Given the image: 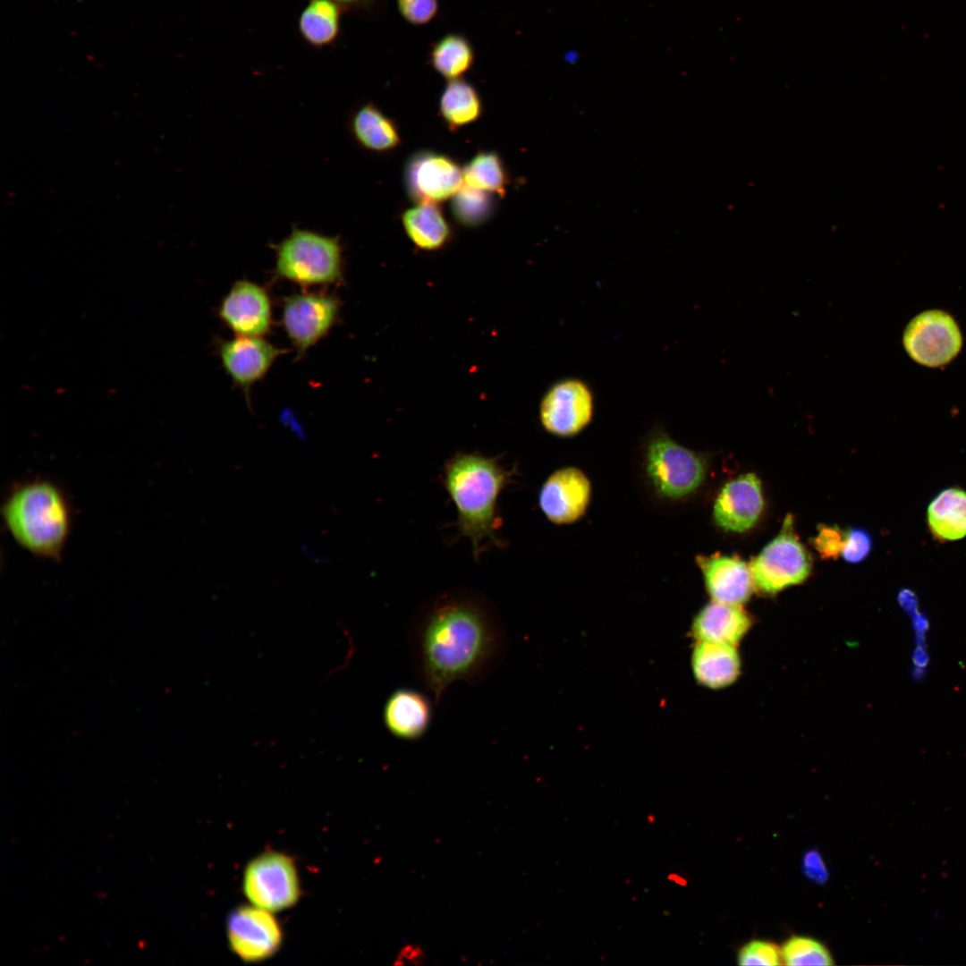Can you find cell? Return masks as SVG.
I'll return each instance as SVG.
<instances>
[{
    "label": "cell",
    "instance_id": "obj_1",
    "mask_svg": "<svg viewBox=\"0 0 966 966\" xmlns=\"http://www.w3.org/2000/svg\"><path fill=\"white\" fill-rule=\"evenodd\" d=\"M407 643L416 674L435 703L455 682H483L500 665L507 644L493 605L466 590L423 604L409 623Z\"/></svg>",
    "mask_w": 966,
    "mask_h": 966
},
{
    "label": "cell",
    "instance_id": "obj_2",
    "mask_svg": "<svg viewBox=\"0 0 966 966\" xmlns=\"http://www.w3.org/2000/svg\"><path fill=\"white\" fill-rule=\"evenodd\" d=\"M514 472L500 458L479 453H456L444 465L442 481L457 511L458 532L470 540L474 559L488 547L504 545L498 535L503 523L498 499Z\"/></svg>",
    "mask_w": 966,
    "mask_h": 966
},
{
    "label": "cell",
    "instance_id": "obj_3",
    "mask_svg": "<svg viewBox=\"0 0 966 966\" xmlns=\"http://www.w3.org/2000/svg\"><path fill=\"white\" fill-rule=\"evenodd\" d=\"M12 538L37 558L60 562L72 524V505L55 481L35 478L13 486L1 505Z\"/></svg>",
    "mask_w": 966,
    "mask_h": 966
},
{
    "label": "cell",
    "instance_id": "obj_4",
    "mask_svg": "<svg viewBox=\"0 0 966 966\" xmlns=\"http://www.w3.org/2000/svg\"><path fill=\"white\" fill-rule=\"evenodd\" d=\"M275 275L302 287L336 284L343 278V249L339 236L293 226L273 245Z\"/></svg>",
    "mask_w": 966,
    "mask_h": 966
},
{
    "label": "cell",
    "instance_id": "obj_5",
    "mask_svg": "<svg viewBox=\"0 0 966 966\" xmlns=\"http://www.w3.org/2000/svg\"><path fill=\"white\" fill-rule=\"evenodd\" d=\"M647 473L657 492L677 499L704 481L707 465L700 454L674 441L663 430L652 434L647 447Z\"/></svg>",
    "mask_w": 966,
    "mask_h": 966
},
{
    "label": "cell",
    "instance_id": "obj_6",
    "mask_svg": "<svg viewBox=\"0 0 966 966\" xmlns=\"http://www.w3.org/2000/svg\"><path fill=\"white\" fill-rule=\"evenodd\" d=\"M750 568L755 589L765 594H776L809 577L811 556L795 534L791 514L785 516L779 534L752 559Z\"/></svg>",
    "mask_w": 966,
    "mask_h": 966
},
{
    "label": "cell",
    "instance_id": "obj_7",
    "mask_svg": "<svg viewBox=\"0 0 966 966\" xmlns=\"http://www.w3.org/2000/svg\"><path fill=\"white\" fill-rule=\"evenodd\" d=\"M908 356L919 365L949 364L962 347V335L954 318L942 309H927L913 317L902 333Z\"/></svg>",
    "mask_w": 966,
    "mask_h": 966
},
{
    "label": "cell",
    "instance_id": "obj_8",
    "mask_svg": "<svg viewBox=\"0 0 966 966\" xmlns=\"http://www.w3.org/2000/svg\"><path fill=\"white\" fill-rule=\"evenodd\" d=\"M340 309V300L324 292H303L284 300L281 321L298 359L335 326Z\"/></svg>",
    "mask_w": 966,
    "mask_h": 966
},
{
    "label": "cell",
    "instance_id": "obj_9",
    "mask_svg": "<svg viewBox=\"0 0 966 966\" xmlns=\"http://www.w3.org/2000/svg\"><path fill=\"white\" fill-rule=\"evenodd\" d=\"M243 889L258 907L276 911L292 906L300 895L294 863L279 852H267L250 861L245 869Z\"/></svg>",
    "mask_w": 966,
    "mask_h": 966
},
{
    "label": "cell",
    "instance_id": "obj_10",
    "mask_svg": "<svg viewBox=\"0 0 966 966\" xmlns=\"http://www.w3.org/2000/svg\"><path fill=\"white\" fill-rule=\"evenodd\" d=\"M593 413V393L585 381L575 377L553 384L539 405L544 429L561 437L579 434L590 423Z\"/></svg>",
    "mask_w": 966,
    "mask_h": 966
},
{
    "label": "cell",
    "instance_id": "obj_11",
    "mask_svg": "<svg viewBox=\"0 0 966 966\" xmlns=\"http://www.w3.org/2000/svg\"><path fill=\"white\" fill-rule=\"evenodd\" d=\"M408 197L416 203H439L452 198L462 186L463 173L452 157L432 150L411 155L403 168Z\"/></svg>",
    "mask_w": 966,
    "mask_h": 966
},
{
    "label": "cell",
    "instance_id": "obj_12",
    "mask_svg": "<svg viewBox=\"0 0 966 966\" xmlns=\"http://www.w3.org/2000/svg\"><path fill=\"white\" fill-rule=\"evenodd\" d=\"M285 352L263 337L256 336L236 335L217 344L224 369L233 384L242 389L248 402L252 386L266 376L275 360Z\"/></svg>",
    "mask_w": 966,
    "mask_h": 966
},
{
    "label": "cell",
    "instance_id": "obj_13",
    "mask_svg": "<svg viewBox=\"0 0 966 966\" xmlns=\"http://www.w3.org/2000/svg\"><path fill=\"white\" fill-rule=\"evenodd\" d=\"M271 911L254 906H243L229 917L227 931L233 951L248 962L270 957L277 951L281 929Z\"/></svg>",
    "mask_w": 966,
    "mask_h": 966
},
{
    "label": "cell",
    "instance_id": "obj_14",
    "mask_svg": "<svg viewBox=\"0 0 966 966\" xmlns=\"http://www.w3.org/2000/svg\"><path fill=\"white\" fill-rule=\"evenodd\" d=\"M218 316L236 335L262 337L272 325L269 294L258 284L236 281L224 297Z\"/></svg>",
    "mask_w": 966,
    "mask_h": 966
},
{
    "label": "cell",
    "instance_id": "obj_15",
    "mask_svg": "<svg viewBox=\"0 0 966 966\" xmlns=\"http://www.w3.org/2000/svg\"><path fill=\"white\" fill-rule=\"evenodd\" d=\"M591 495L587 476L575 467H564L553 472L539 491L538 504L553 523L568 524L586 512Z\"/></svg>",
    "mask_w": 966,
    "mask_h": 966
},
{
    "label": "cell",
    "instance_id": "obj_16",
    "mask_svg": "<svg viewBox=\"0 0 966 966\" xmlns=\"http://www.w3.org/2000/svg\"><path fill=\"white\" fill-rule=\"evenodd\" d=\"M763 509L760 479L754 473H746L724 486L716 499L713 516L724 530L743 532L757 523Z\"/></svg>",
    "mask_w": 966,
    "mask_h": 966
},
{
    "label": "cell",
    "instance_id": "obj_17",
    "mask_svg": "<svg viewBox=\"0 0 966 966\" xmlns=\"http://www.w3.org/2000/svg\"><path fill=\"white\" fill-rule=\"evenodd\" d=\"M712 600L741 606L754 587L750 565L737 555L714 554L696 559Z\"/></svg>",
    "mask_w": 966,
    "mask_h": 966
},
{
    "label": "cell",
    "instance_id": "obj_18",
    "mask_svg": "<svg viewBox=\"0 0 966 966\" xmlns=\"http://www.w3.org/2000/svg\"><path fill=\"white\" fill-rule=\"evenodd\" d=\"M433 716L430 699L410 689L394 690L383 708V722L394 737L406 741L421 739L428 731Z\"/></svg>",
    "mask_w": 966,
    "mask_h": 966
},
{
    "label": "cell",
    "instance_id": "obj_19",
    "mask_svg": "<svg viewBox=\"0 0 966 966\" xmlns=\"http://www.w3.org/2000/svg\"><path fill=\"white\" fill-rule=\"evenodd\" d=\"M751 626V619L741 606L712 600L695 616L692 633L698 641L736 646Z\"/></svg>",
    "mask_w": 966,
    "mask_h": 966
},
{
    "label": "cell",
    "instance_id": "obj_20",
    "mask_svg": "<svg viewBox=\"0 0 966 966\" xmlns=\"http://www.w3.org/2000/svg\"><path fill=\"white\" fill-rule=\"evenodd\" d=\"M353 140L364 150L383 154L393 151L402 143L396 123L373 102L353 111L349 119Z\"/></svg>",
    "mask_w": 966,
    "mask_h": 966
},
{
    "label": "cell",
    "instance_id": "obj_21",
    "mask_svg": "<svg viewBox=\"0 0 966 966\" xmlns=\"http://www.w3.org/2000/svg\"><path fill=\"white\" fill-rule=\"evenodd\" d=\"M741 659L735 646L699 641L692 654L695 679L710 689L733 684L741 674Z\"/></svg>",
    "mask_w": 966,
    "mask_h": 966
},
{
    "label": "cell",
    "instance_id": "obj_22",
    "mask_svg": "<svg viewBox=\"0 0 966 966\" xmlns=\"http://www.w3.org/2000/svg\"><path fill=\"white\" fill-rule=\"evenodd\" d=\"M927 522L937 540L954 541L966 537V491L957 487L940 491L928 506Z\"/></svg>",
    "mask_w": 966,
    "mask_h": 966
},
{
    "label": "cell",
    "instance_id": "obj_23",
    "mask_svg": "<svg viewBox=\"0 0 966 966\" xmlns=\"http://www.w3.org/2000/svg\"><path fill=\"white\" fill-rule=\"evenodd\" d=\"M403 229L411 242L423 250L443 248L452 237V228L436 203H416L402 215Z\"/></svg>",
    "mask_w": 966,
    "mask_h": 966
},
{
    "label": "cell",
    "instance_id": "obj_24",
    "mask_svg": "<svg viewBox=\"0 0 966 966\" xmlns=\"http://www.w3.org/2000/svg\"><path fill=\"white\" fill-rule=\"evenodd\" d=\"M344 8L333 0H309L302 9L298 30L303 40L316 48L334 44L340 34Z\"/></svg>",
    "mask_w": 966,
    "mask_h": 966
},
{
    "label": "cell",
    "instance_id": "obj_25",
    "mask_svg": "<svg viewBox=\"0 0 966 966\" xmlns=\"http://www.w3.org/2000/svg\"><path fill=\"white\" fill-rule=\"evenodd\" d=\"M475 50L463 34L449 32L434 41L428 54L431 68L447 80L462 78L474 65Z\"/></svg>",
    "mask_w": 966,
    "mask_h": 966
},
{
    "label": "cell",
    "instance_id": "obj_26",
    "mask_svg": "<svg viewBox=\"0 0 966 966\" xmlns=\"http://www.w3.org/2000/svg\"><path fill=\"white\" fill-rule=\"evenodd\" d=\"M482 110L480 95L471 83L462 78L447 81L439 98V113L451 130L477 121Z\"/></svg>",
    "mask_w": 966,
    "mask_h": 966
},
{
    "label": "cell",
    "instance_id": "obj_27",
    "mask_svg": "<svg viewBox=\"0 0 966 966\" xmlns=\"http://www.w3.org/2000/svg\"><path fill=\"white\" fill-rule=\"evenodd\" d=\"M466 185L503 197L508 174L500 156L495 151L477 153L462 168Z\"/></svg>",
    "mask_w": 966,
    "mask_h": 966
},
{
    "label": "cell",
    "instance_id": "obj_28",
    "mask_svg": "<svg viewBox=\"0 0 966 966\" xmlns=\"http://www.w3.org/2000/svg\"><path fill=\"white\" fill-rule=\"evenodd\" d=\"M494 194L462 185L452 197L451 211L454 219L466 227H477L494 215Z\"/></svg>",
    "mask_w": 966,
    "mask_h": 966
},
{
    "label": "cell",
    "instance_id": "obj_29",
    "mask_svg": "<svg viewBox=\"0 0 966 966\" xmlns=\"http://www.w3.org/2000/svg\"><path fill=\"white\" fill-rule=\"evenodd\" d=\"M781 957L787 965H833L828 949L819 941L803 936H793L784 942Z\"/></svg>",
    "mask_w": 966,
    "mask_h": 966
},
{
    "label": "cell",
    "instance_id": "obj_30",
    "mask_svg": "<svg viewBox=\"0 0 966 966\" xmlns=\"http://www.w3.org/2000/svg\"><path fill=\"white\" fill-rule=\"evenodd\" d=\"M737 959L740 965H779L781 949L768 941L752 940L739 950Z\"/></svg>",
    "mask_w": 966,
    "mask_h": 966
},
{
    "label": "cell",
    "instance_id": "obj_31",
    "mask_svg": "<svg viewBox=\"0 0 966 966\" xmlns=\"http://www.w3.org/2000/svg\"><path fill=\"white\" fill-rule=\"evenodd\" d=\"M396 5L402 19L415 26L429 23L439 9L438 0H396Z\"/></svg>",
    "mask_w": 966,
    "mask_h": 966
},
{
    "label": "cell",
    "instance_id": "obj_32",
    "mask_svg": "<svg viewBox=\"0 0 966 966\" xmlns=\"http://www.w3.org/2000/svg\"><path fill=\"white\" fill-rule=\"evenodd\" d=\"M872 538L864 529L851 528L845 530L844 545L841 556L849 564L863 561L871 552Z\"/></svg>",
    "mask_w": 966,
    "mask_h": 966
},
{
    "label": "cell",
    "instance_id": "obj_33",
    "mask_svg": "<svg viewBox=\"0 0 966 966\" xmlns=\"http://www.w3.org/2000/svg\"><path fill=\"white\" fill-rule=\"evenodd\" d=\"M845 539V530L837 526L821 525L814 538V547L824 559H835L841 555Z\"/></svg>",
    "mask_w": 966,
    "mask_h": 966
},
{
    "label": "cell",
    "instance_id": "obj_34",
    "mask_svg": "<svg viewBox=\"0 0 966 966\" xmlns=\"http://www.w3.org/2000/svg\"><path fill=\"white\" fill-rule=\"evenodd\" d=\"M802 869L805 875L817 883H824L828 872L824 860L817 851H809L803 857Z\"/></svg>",
    "mask_w": 966,
    "mask_h": 966
},
{
    "label": "cell",
    "instance_id": "obj_35",
    "mask_svg": "<svg viewBox=\"0 0 966 966\" xmlns=\"http://www.w3.org/2000/svg\"><path fill=\"white\" fill-rule=\"evenodd\" d=\"M426 953L421 945L407 943L402 945L394 956V966L421 965L425 962Z\"/></svg>",
    "mask_w": 966,
    "mask_h": 966
},
{
    "label": "cell",
    "instance_id": "obj_36",
    "mask_svg": "<svg viewBox=\"0 0 966 966\" xmlns=\"http://www.w3.org/2000/svg\"><path fill=\"white\" fill-rule=\"evenodd\" d=\"M898 602L902 608H903L910 615H913L918 611V599L915 592L910 589H902L898 593Z\"/></svg>",
    "mask_w": 966,
    "mask_h": 966
},
{
    "label": "cell",
    "instance_id": "obj_37",
    "mask_svg": "<svg viewBox=\"0 0 966 966\" xmlns=\"http://www.w3.org/2000/svg\"><path fill=\"white\" fill-rule=\"evenodd\" d=\"M342 5L344 9L352 10H370L374 7L378 0H333Z\"/></svg>",
    "mask_w": 966,
    "mask_h": 966
},
{
    "label": "cell",
    "instance_id": "obj_38",
    "mask_svg": "<svg viewBox=\"0 0 966 966\" xmlns=\"http://www.w3.org/2000/svg\"><path fill=\"white\" fill-rule=\"evenodd\" d=\"M301 551H302L303 555L310 562H312L313 564H318V565H324V564H329V560H328L327 557L324 556L323 555H321L318 553L315 552L309 545L301 544Z\"/></svg>",
    "mask_w": 966,
    "mask_h": 966
},
{
    "label": "cell",
    "instance_id": "obj_39",
    "mask_svg": "<svg viewBox=\"0 0 966 966\" xmlns=\"http://www.w3.org/2000/svg\"><path fill=\"white\" fill-rule=\"evenodd\" d=\"M912 661L917 667L923 668L928 665L929 656L923 644L917 646L912 654Z\"/></svg>",
    "mask_w": 966,
    "mask_h": 966
},
{
    "label": "cell",
    "instance_id": "obj_40",
    "mask_svg": "<svg viewBox=\"0 0 966 966\" xmlns=\"http://www.w3.org/2000/svg\"><path fill=\"white\" fill-rule=\"evenodd\" d=\"M912 625L917 634H924L929 628V622L926 615L917 612L912 616Z\"/></svg>",
    "mask_w": 966,
    "mask_h": 966
}]
</instances>
